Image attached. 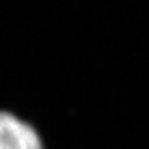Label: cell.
Here are the masks:
<instances>
[{"instance_id":"cell-1","label":"cell","mask_w":149,"mask_h":149,"mask_svg":"<svg viewBox=\"0 0 149 149\" xmlns=\"http://www.w3.org/2000/svg\"><path fill=\"white\" fill-rule=\"evenodd\" d=\"M0 149H45L38 130L11 111L0 109Z\"/></svg>"}]
</instances>
